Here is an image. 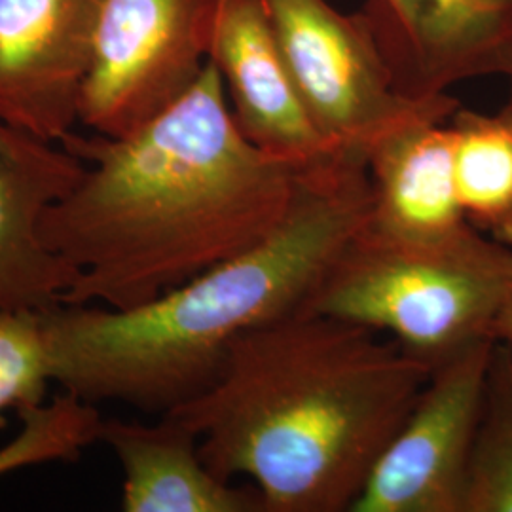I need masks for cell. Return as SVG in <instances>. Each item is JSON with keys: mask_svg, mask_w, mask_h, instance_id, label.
<instances>
[{"mask_svg": "<svg viewBox=\"0 0 512 512\" xmlns=\"http://www.w3.org/2000/svg\"><path fill=\"white\" fill-rule=\"evenodd\" d=\"M99 442L122 469L124 512H266L255 486L211 473L200 437L173 414L156 423L105 418Z\"/></svg>", "mask_w": 512, "mask_h": 512, "instance_id": "cell-13", "label": "cell"}, {"mask_svg": "<svg viewBox=\"0 0 512 512\" xmlns=\"http://www.w3.org/2000/svg\"><path fill=\"white\" fill-rule=\"evenodd\" d=\"M357 16L395 92L446 95L480 76L512 73V0H365Z\"/></svg>", "mask_w": 512, "mask_h": 512, "instance_id": "cell-8", "label": "cell"}, {"mask_svg": "<svg viewBox=\"0 0 512 512\" xmlns=\"http://www.w3.org/2000/svg\"><path fill=\"white\" fill-rule=\"evenodd\" d=\"M448 120H410L366 152L370 232L401 241H435L469 224L459 203Z\"/></svg>", "mask_w": 512, "mask_h": 512, "instance_id": "cell-12", "label": "cell"}, {"mask_svg": "<svg viewBox=\"0 0 512 512\" xmlns=\"http://www.w3.org/2000/svg\"><path fill=\"white\" fill-rule=\"evenodd\" d=\"M209 61L219 69L236 124L253 145L300 165L342 152L313 124L260 0H219Z\"/></svg>", "mask_w": 512, "mask_h": 512, "instance_id": "cell-11", "label": "cell"}, {"mask_svg": "<svg viewBox=\"0 0 512 512\" xmlns=\"http://www.w3.org/2000/svg\"><path fill=\"white\" fill-rule=\"evenodd\" d=\"M463 512H512V346L494 342L467 467Z\"/></svg>", "mask_w": 512, "mask_h": 512, "instance_id": "cell-15", "label": "cell"}, {"mask_svg": "<svg viewBox=\"0 0 512 512\" xmlns=\"http://www.w3.org/2000/svg\"><path fill=\"white\" fill-rule=\"evenodd\" d=\"M103 0H0V120L50 143L78 122Z\"/></svg>", "mask_w": 512, "mask_h": 512, "instance_id": "cell-9", "label": "cell"}, {"mask_svg": "<svg viewBox=\"0 0 512 512\" xmlns=\"http://www.w3.org/2000/svg\"><path fill=\"white\" fill-rule=\"evenodd\" d=\"M54 384L44 317L37 310H0V431L6 414L48 401Z\"/></svg>", "mask_w": 512, "mask_h": 512, "instance_id": "cell-17", "label": "cell"}, {"mask_svg": "<svg viewBox=\"0 0 512 512\" xmlns=\"http://www.w3.org/2000/svg\"><path fill=\"white\" fill-rule=\"evenodd\" d=\"M429 376L382 332L296 310L236 338L215 382L167 414L266 512H351Z\"/></svg>", "mask_w": 512, "mask_h": 512, "instance_id": "cell-2", "label": "cell"}, {"mask_svg": "<svg viewBox=\"0 0 512 512\" xmlns=\"http://www.w3.org/2000/svg\"><path fill=\"white\" fill-rule=\"evenodd\" d=\"M219 0H103L78 122L126 137L181 99L207 61Z\"/></svg>", "mask_w": 512, "mask_h": 512, "instance_id": "cell-6", "label": "cell"}, {"mask_svg": "<svg viewBox=\"0 0 512 512\" xmlns=\"http://www.w3.org/2000/svg\"><path fill=\"white\" fill-rule=\"evenodd\" d=\"M59 145L86 164L42 220L46 245L78 272L61 304L114 310L147 304L253 249L287 217L310 167L243 135L213 61L126 137L71 131Z\"/></svg>", "mask_w": 512, "mask_h": 512, "instance_id": "cell-1", "label": "cell"}, {"mask_svg": "<svg viewBox=\"0 0 512 512\" xmlns=\"http://www.w3.org/2000/svg\"><path fill=\"white\" fill-rule=\"evenodd\" d=\"M21 429L0 448V478L48 463H74L99 442L103 416L97 404L71 393L18 414Z\"/></svg>", "mask_w": 512, "mask_h": 512, "instance_id": "cell-16", "label": "cell"}, {"mask_svg": "<svg viewBox=\"0 0 512 512\" xmlns=\"http://www.w3.org/2000/svg\"><path fill=\"white\" fill-rule=\"evenodd\" d=\"M370 202L365 156L336 152L304 169L287 217L253 249L137 308L42 311L54 384L158 416L188 403L215 382L236 338L304 308Z\"/></svg>", "mask_w": 512, "mask_h": 512, "instance_id": "cell-3", "label": "cell"}, {"mask_svg": "<svg viewBox=\"0 0 512 512\" xmlns=\"http://www.w3.org/2000/svg\"><path fill=\"white\" fill-rule=\"evenodd\" d=\"M86 164L63 145L0 120V310L46 311L78 272L46 245L42 220Z\"/></svg>", "mask_w": 512, "mask_h": 512, "instance_id": "cell-10", "label": "cell"}, {"mask_svg": "<svg viewBox=\"0 0 512 512\" xmlns=\"http://www.w3.org/2000/svg\"><path fill=\"white\" fill-rule=\"evenodd\" d=\"M283 63L313 124L338 150L363 154L421 116L452 118L450 93L412 101L395 92L365 23L327 0H260Z\"/></svg>", "mask_w": 512, "mask_h": 512, "instance_id": "cell-5", "label": "cell"}, {"mask_svg": "<svg viewBox=\"0 0 512 512\" xmlns=\"http://www.w3.org/2000/svg\"><path fill=\"white\" fill-rule=\"evenodd\" d=\"M454 171L465 220L512 247V109L495 114L459 107L448 120Z\"/></svg>", "mask_w": 512, "mask_h": 512, "instance_id": "cell-14", "label": "cell"}, {"mask_svg": "<svg viewBox=\"0 0 512 512\" xmlns=\"http://www.w3.org/2000/svg\"><path fill=\"white\" fill-rule=\"evenodd\" d=\"M509 80H511V90H509V99H507V103H505V105H507L509 109H512V73L511 76H509Z\"/></svg>", "mask_w": 512, "mask_h": 512, "instance_id": "cell-19", "label": "cell"}, {"mask_svg": "<svg viewBox=\"0 0 512 512\" xmlns=\"http://www.w3.org/2000/svg\"><path fill=\"white\" fill-rule=\"evenodd\" d=\"M511 289L512 247L471 224L435 241H401L365 222L300 310L387 334L433 370L490 340L488 327Z\"/></svg>", "mask_w": 512, "mask_h": 512, "instance_id": "cell-4", "label": "cell"}, {"mask_svg": "<svg viewBox=\"0 0 512 512\" xmlns=\"http://www.w3.org/2000/svg\"><path fill=\"white\" fill-rule=\"evenodd\" d=\"M488 338L494 342H505L512 346V289L505 296L503 304L499 306L488 327Z\"/></svg>", "mask_w": 512, "mask_h": 512, "instance_id": "cell-18", "label": "cell"}, {"mask_svg": "<svg viewBox=\"0 0 512 512\" xmlns=\"http://www.w3.org/2000/svg\"><path fill=\"white\" fill-rule=\"evenodd\" d=\"M492 340L431 370L351 512H463L465 482Z\"/></svg>", "mask_w": 512, "mask_h": 512, "instance_id": "cell-7", "label": "cell"}]
</instances>
